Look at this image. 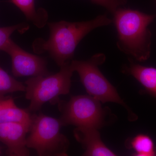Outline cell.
<instances>
[{
	"mask_svg": "<svg viewBox=\"0 0 156 156\" xmlns=\"http://www.w3.org/2000/svg\"><path fill=\"white\" fill-rule=\"evenodd\" d=\"M112 22L106 14H103L88 21L48 23L50 37L47 41L35 43L34 49L38 53L48 52L61 67L72 60L77 46L84 37L95 28Z\"/></svg>",
	"mask_w": 156,
	"mask_h": 156,
	"instance_id": "6da1fadb",
	"label": "cell"
},
{
	"mask_svg": "<svg viewBox=\"0 0 156 156\" xmlns=\"http://www.w3.org/2000/svg\"><path fill=\"white\" fill-rule=\"evenodd\" d=\"M113 14V22L118 32L117 46L119 50L137 61L147 60L150 56L151 37L147 27L156 15L121 8Z\"/></svg>",
	"mask_w": 156,
	"mask_h": 156,
	"instance_id": "7a4b0ae2",
	"label": "cell"
},
{
	"mask_svg": "<svg viewBox=\"0 0 156 156\" xmlns=\"http://www.w3.org/2000/svg\"><path fill=\"white\" fill-rule=\"evenodd\" d=\"M62 127L59 119L42 113L31 115L27 145L39 156L67 155L69 143L60 131Z\"/></svg>",
	"mask_w": 156,
	"mask_h": 156,
	"instance_id": "3957f363",
	"label": "cell"
},
{
	"mask_svg": "<svg viewBox=\"0 0 156 156\" xmlns=\"http://www.w3.org/2000/svg\"><path fill=\"white\" fill-rule=\"evenodd\" d=\"M70 62L61 66L56 73L32 77L26 81L25 96L30 101L29 111H37L47 102L58 104L60 95L69 93L74 72Z\"/></svg>",
	"mask_w": 156,
	"mask_h": 156,
	"instance_id": "277c9868",
	"label": "cell"
},
{
	"mask_svg": "<svg viewBox=\"0 0 156 156\" xmlns=\"http://www.w3.org/2000/svg\"><path fill=\"white\" fill-rule=\"evenodd\" d=\"M106 59L103 53H97L87 60H71L70 65L80 76L81 83L89 95L102 103L114 102L130 111L114 87L100 71L98 66Z\"/></svg>",
	"mask_w": 156,
	"mask_h": 156,
	"instance_id": "5b68a950",
	"label": "cell"
},
{
	"mask_svg": "<svg viewBox=\"0 0 156 156\" xmlns=\"http://www.w3.org/2000/svg\"><path fill=\"white\" fill-rule=\"evenodd\" d=\"M101 103L89 95L73 96L66 102L59 101L58 104L62 114L59 119L62 125L99 129L104 125L105 116Z\"/></svg>",
	"mask_w": 156,
	"mask_h": 156,
	"instance_id": "8992f818",
	"label": "cell"
},
{
	"mask_svg": "<svg viewBox=\"0 0 156 156\" xmlns=\"http://www.w3.org/2000/svg\"><path fill=\"white\" fill-rule=\"evenodd\" d=\"M11 56L12 72L15 77L48 76L47 62L43 57L26 52L11 38L0 48Z\"/></svg>",
	"mask_w": 156,
	"mask_h": 156,
	"instance_id": "52a82bcc",
	"label": "cell"
},
{
	"mask_svg": "<svg viewBox=\"0 0 156 156\" xmlns=\"http://www.w3.org/2000/svg\"><path fill=\"white\" fill-rule=\"evenodd\" d=\"M30 124L10 122L0 124V141L7 146L10 156H27L30 155L27 145V135Z\"/></svg>",
	"mask_w": 156,
	"mask_h": 156,
	"instance_id": "ba28073f",
	"label": "cell"
},
{
	"mask_svg": "<svg viewBox=\"0 0 156 156\" xmlns=\"http://www.w3.org/2000/svg\"><path fill=\"white\" fill-rule=\"evenodd\" d=\"M73 134L76 140L85 150L84 156H116L102 142L98 129L88 127H76L74 130Z\"/></svg>",
	"mask_w": 156,
	"mask_h": 156,
	"instance_id": "9c48e42d",
	"label": "cell"
},
{
	"mask_svg": "<svg viewBox=\"0 0 156 156\" xmlns=\"http://www.w3.org/2000/svg\"><path fill=\"white\" fill-rule=\"evenodd\" d=\"M31 115L29 110L20 108L11 97L0 98V124L19 122L31 124Z\"/></svg>",
	"mask_w": 156,
	"mask_h": 156,
	"instance_id": "30bf717a",
	"label": "cell"
},
{
	"mask_svg": "<svg viewBox=\"0 0 156 156\" xmlns=\"http://www.w3.org/2000/svg\"><path fill=\"white\" fill-rule=\"evenodd\" d=\"M124 73L133 76L147 91L156 98V69L135 64L130 62L128 66L124 67Z\"/></svg>",
	"mask_w": 156,
	"mask_h": 156,
	"instance_id": "8fae6325",
	"label": "cell"
},
{
	"mask_svg": "<svg viewBox=\"0 0 156 156\" xmlns=\"http://www.w3.org/2000/svg\"><path fill=\"white\" fill-rule=\"evenodd\" d=\"M11 2L20 9L27 19L37 27L42 28L47 23V12L43 9L37 11L34 0H11Z\"/></svg>",
	"mask_w": 156,
	"mask_h": 156,
	"instance_id": "7c38bea8",
	"label": "cell"
},
{
	"mask_svg": "<svg viewBox=\"0 0 156 156\" xmlns=\"http://www.w3.org/2000/svg\"><path fill=\"white\" fill-rule=\"evenodd\" d=\"M131 147L135 151L137 156H154L156 155V151L153 141L149 136L140 134L131 140Z\"/></svg>",
	"mask_w": 156,
	"mask_h": 156,
	"instance_id": "4fadbf2b",
	"label": "cell"
},
{
	"mask_svg": "<svg viewBox=\"0 0 156 156\" xmlns=\"http://www.w3.org/2000/svg\"><path fill=\"white\" fill-rule=\"evenodd\" d=\"M26 89L24 84L15 80L0 66V98L9 93L25 92Z\"/></svg>",
	"mask_w": 156,
	"mask_h": 156,
	"instance_id": "5bb4252c",
	"label": "cell"
},
{
	"mask_svg": "<svg viewBox=\"0 0 156 156\" xmlns=\"http://www.w3.org/2000/svg\"><path fill=\"white\" fill-rule=\"evenodd\" d=\"M29 27L28 24L24 23L11 26L0 27V48L10 38L14 32L18 30L20 32H24Z\"/></svg>",
	"mask_w": 156,
	"mask_h": 156,
	"instance_id": "9a60e30c",
	"label": "cell"
},
{
	"mask_svg": "<svg viewBox=\"0 0 156 156\" xmlns=\"http://www.w3.org/2000/svg\"><path fill=\"white\" fill-rule=\"evenodd\" d=\"M94 4L105 8L108 11L113 14L121 6L125 5L127 0H90Z\"/></svg>",
	"mask_w": 156,
	"mask_h": 156,
	"instance_id": "2e32d148",
	"label": "cell"
}]
</instances>
